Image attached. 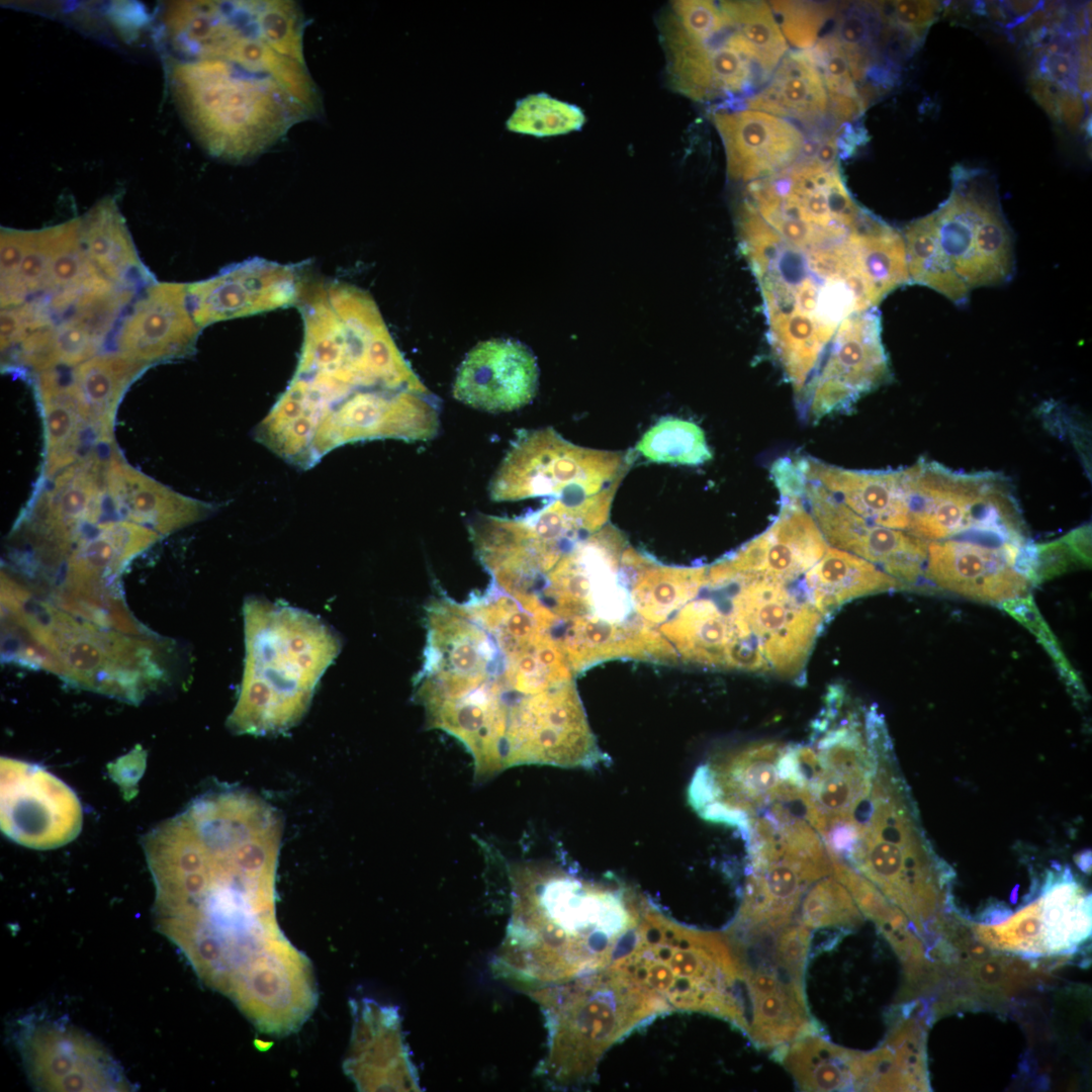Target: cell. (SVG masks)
<instances>
[{
    "label": "cell",
    "instance_id": "cell-1",
    "mask_svg": "<svg viewBox=\"0 0 1092 1092\" xmlns=\"http://www.w3.org/2000/svg\"><path fill=\"white\" fill-rule=\"evenodd\" d=\"M413 698L430 728L457 738L476 779L514 765H570L589 729L573 671L548 631L489 583L457 602L440 593L425 615Z\"/></svg>",
    "mask_w": 1092,
    "mask_h": 1092
},
{
    "label": "cell",
    "instance_id": "cell-2",
    "mask_svg": "<svg viewBox=\"0 0 1092 1092\" xmlns=\"http://www.w3.org/2000/svg\"><path fill=\"white\" fill-rule=\"evenodd\" d=\"M282 830L271 804L223 787L195 798L142 838L158 931L202 983L231 1000L298 950L276 917Z\"/></svg>",
    "mask_w": 1092,
    "mask_h": 1092
},
{
    "label": "cell",
    "instance_id": "cell-3",
    "mask_svg": "<svg viewBox=\"0 0 1092 1092\" xmlns=\"http://www.w3.org/2000/svg\"><path fill=\"white\" fill-rule=\"evenodd\" d=\"M748 192L745 249L771 355L797 397L848 321L909 283L904 239L824 187L755 182Z\"/></svg>",
    "mask_w": 1092,
    "mask_h": 1092
},
{
    "label": "cell",
    "instance_id": "cell-4",
    "mask_svg": "<svg viewBox=\"0 0 1092 1092\" xmlns=\"http://www.w3.org/2000/svg\"><path fill=\"white\" fill-rule=\"evenodd\" d=\"M174 24V91L212 155L245 161L321 110L289 1L191 2Z\"/></svg>",
    "mask_w": 1092,
    "mask_h": 1092
},
{
    "label": "cell",
    "instance_id": "cell-5",
    "mask_svg": "<svg viewBox=\"0 0 1092 1092\" xmlns=\"http://www.w3.org/2000/svg\"><path fill=\"white\" fill-rule=\"evenodd\" d=\"M5 662L53 672L72 686L139 704L169 679L173 646L69 614L1 574Z\"/></svg>",
    "mask_w": 1092,
    "mask_h": 1092
},
{
    "label": "cell",
    "instance_id": "cell-6",
    "mask_svg": "<svg viewBox=\"0 0 1092 1092\" xmlns=\"http://www.w3.org/2000/svg\"><path fill=\"white\" fill-rule=\"evenodd\" d=\"M243 617L244 673L228 727L236 734L283 733L308 711L341 639L321 618L259 597L245 600Z\"/></svg>",
    "mask_w": 1092,
    "mask_h": 1092
},
{
    "label": "cell",
    "instance_id": "cell-7",
    "mask_svg": "<svg viewBox=\"0 0 1092 1092\" xmlns=\"http://www.w3.org/2000/svg\"><path fill=\"white\" fill-rule=\"evenodd\" d=\"M509 961L538 978H559L563 967L612 946L626 928L623 899L613 891L536 867L513 875Z\"/></svg>",
    "mask_w": 1092,
    "mask_h": 1092
},
{
    "label": "cell",
    "instance_id": "cell-8",
    "mask_svg": "<svg viewBox=\"0 0 1092 1092\" xmlns=\"http://www.w3.org/2000/svg\"><path fill=\"white\" fill-rule=\"evenodd\" d=\"M937 210L903 233L909 283L965 304L974 288L1009 281L1015 270L1013 238L991 191L958 173Z\"/></svg>",
    "mask_w": 1092,
    "mask_h": 1092
},
{
    "label": "cell",
    "instance_id": "cell-9",
    "mask_svg": "<svg viewBox=\"0 0 1092 1092\" xmlns=\"http://www.w3.org/2000/svg\"><path fill=\"white\" fill-rule=\"evenodd\" d=\"M899 785L875 787L856 821L858 838L845 856L914 925L938 916L943 872L934 861Z\"/></svg>",
    "mask_w": 1092,
    "mask_h": 1092
},
{
    "label": "cell",
    "instance_id": "cell-10",
    "mask_svg": "<svg viewBox=\"0 0 1092 1092\" xmlns=\"http://www.w3.org/2000/svg\"><path fill=\"white\" fill-rule=\"evenodd\" d=\"M904 470L909 498L906 532L926 542L971 531L1025 534L1012 488L998 473H961L925 459Z\"/></svg>",
    "mask_w": 1092,
    "mask_h": 1092
},
{
    "label": "cell",
    "instance_id": "cell-11",
    "mask_svg": "<svg viewBox=\"0 0 1092 1092\" xmlns=\"http://www.w3.org/2000/svg\"><path fill=\"white\" fill-rule=\"evenodd\" d=\"M621 452L575 445L553 428L520 431L495 471L489 493L495 502L558 496L568 489L597 493L622 479Z\"/></svg>",
    "mask_w": 1092,
    "mask_h": 1092
},
{
    "label": "cell",
    "instance_id": "cell-12",
    "mask_svg": "<svg viewBox=\"0 0 1092 1092\" xmlns=\"http://www.w3.org/2000/svg\"><path fill=\"white\" fill-rule=\"evenodd\" d=\"M1032 542L991 531H973L927 544L924 574L937 586L974 600L1002 603L1027 595L1023 575Z\"/></svg>",
    "mask_w": 1092,
    "mask_h": 1092
},
{
    "label": "cell",
    "instance_id": "cell-13",
    "mask_svg": "<svg viewBox=\"0 0 1092 1092\" xmlns=\"http://www.w3.org/2000/svg\"><path fill=\"white\" fill-rule=\"evenodd\" d=\"M2 832L14 842L38 850L74 840L83 825L75 792L35 763L1 757Z\"/></svg>",
    "mask_w": 1092,
    "mask_h": 1092
},
{
    "label": "cell",
    "instance_id": "cell-14",
    "mask_svg": "<svg viewBox=\"0 0 1092 1092\" xmlns=\"http://www.w3.org/2000/svg\"><path fill=\"white\" fill-rule=\"evenodd\" d=\"M877 308L848 321L833 339L817 375L796 402L804 420L851 411L867 393L891 378Z\"/></svg>",
    "mask_w": 1092,
    "mask_h": 1092
},
{
    "label": "cell",
    "instance_id": "cell-15",
    "mask_svg": "<svg viewBox=\"0 0 1092 1092\" xmlns=\"http://www.w3.org/2000/svg\"><path fill=\"white\" fill-rule=\"evenodd\" d=\"M18 1031L20 1054L37 1088L54 1091L128 1088L108 1054L70 1025L28 1018Z\"/></svg>",
    "mask_w": 1092,
    "mask_h": 1092
},
{
    "label": "cell",
    "instance_id": "cell-16",
    "mask_svg": "<svg viewBox=\"0 0 1092 1092\" xmlns=\"http://www.w3.org/2000/svg\"><path fill=\"white\" fill-rule=\"evenodd\" d=\"M302 290L295 266L254 257L187 284V299L195 323L203 329L296 304Z\"/></svg>",
    "mask_w": 1092,
    "mask_h": 1092
},
{
    "label": "cell",
    "instance_id": "cell-17",
    "mask_svg": "<svg viewBox=\"0 0 1092 1092\" xmlns=\"http://www.w3.org/2000/svg\"><path fill=\"white\" fill-rule=\"evenodd\" d=\"M804 498L829 546L874 563L904 584L924 573L926 541L869 522L816 482L807 481Z\"/></svg>",
    "mask_w": 1092,
    "mask_h": 1092
},
{
    "label": "cell",
    "instance_id": "cell-18",
    "mask_svg": "<svg viewBox=\"0 0 1092 1092\" xmlns=\"http://www.w3.org/2000/svg\"><path fill=\"white\" fill-rule=\"evenodd\" d=\"M828 544L802 498H781L771 525L710 568L720 574L759 576L791 583L824 555Z\"/></svg>",
    "mask_w": 1092,
    "mask_h": 1092
},
{
    "label": "cell",
    "instance_id": "cell-19",
    "mask_svg": "<svg viewBox=\"0 0 1092 1092\" xmlns=\"http://www.w3.org/2000/svg\"><path fill=\"white\" fill-rule=\"evenodd\" d=\"M187 299V284H151L120 322L117 351L151 363L192 354L200 333Z\"/></svg>",
    "mask_w": 1092,
    "mask_h": 1092
},
{
    "label": "cell",
    "instance_id": "cell-20",
    "mask_svg": "<svg viewBox=\"0 0 1092 1092\" xmlns=\"http://www.w3.org/2000/svg\"><path fill=\"white\" fill-rule=\"evenodd\" d=\"M539 370L532 352L513 340L476 345L462 361L453 385L459 401L489 413L512 412L536 394Z\"/></svg>",
    "mask_w": 1092,
    "mask_h": 1092
},
{
    "label": "cell",
    "instance_id": "cell-21",
    "mask_svg": "<svg viewBox=\"0 0 1092 1092\" xmlns=\"http://www.w3.org/2000/svg\"><path fill=\"white\" fill-rule=\"evenodd\" d=\"M722 140L729 174L753 181L779 173L800 158L805 138L791 121L753 109L712 115Z\"/></svg>",
    "mask_w": 1092,
    "mask_h": 1092
},
{
    "label": "cell",
    "instance_id": "cell-22",
    "mask_svg": "<svg viewBox=\"0 0 1092 1092\" xmlns=\"http://www.w3.org/2000/svg\"><path fill=\"white\" fill-rule=\"evenodd\" d=\"M353 1029L344 1072L359 1090H401L411 1070L394 1008L369 999L352 1001Z\"/></svg>",
    "mask_w": 1092,
    "mask_h": 1092
},
{
    "label": "cell",
    "instance_id": "cell-23",
    "mask_svg": "<svg viewBox=\"0 0 1092 1092\" xmlns=\"http://www.w3.org/2000/svg\"><path fill=\"white\" fill-rule=\"evenodd\" d=\"M106 493L118 515L160 536L206 518L213 507L181 494L112 454L106 464Z\"/></svg>",
    "mask_w": 1092,
    "mask_h": 1092
},
{
    "label": "cell",
    "instance_id": "cell-24",
    "mask_svg": "<svg viewBox=\"0 0 1092 1092\" xmlns=\"http://www.w3.org/2000/svg\"><path fill=\"white\" fill-rule=\"evenodd\" d=\"M740 963L751 1003L746 1032L758 1046L778 1052L817 1031L802 983L791 979L771 959L756 967Z\"/></svg>",
    "mask_w": 1092,
    "mask_h": 1092
},
{
    "label": "cell",
    "instance_id": "cell-25",
    "mask_svg": "<svg viewBox=\"0 0 1092 1092\" xmlns=\"http://www.w3.org/2000/svg\"><path fill=\"white\" fill-rule=\"evenodd\" d=\"M808 481L837 497L871 523L907 531L909 498L905 470H850L810 457L797 458Z\"/></svg>",
    "mask_w": 1092,
    "mask_h": 1092
},
{
    "label": "cell",
    "instance_id": "cell-26",
    "mask_svg": "<svg viewBox=\"0 0 1092 1092\" xmlns=\"http://www.w3.org/2000/svg\"><path fill=\"white\" fill-rule=\"evenodd\" d=\"M749 109L816 124L829 108L820 71L808 50L788 53L761 89L746 100Z\"/></svg>",
    "mask_w": 1092,
    "mask_h": 1092
},
{
    "label": "cell",
    "instance_id": "cell-27",
    "mask_svg": "<svg viewBox=\"0 0 1092 1092\" xmlns=\"http://www.w3.org/2000/svg\"><path fill=\"white\" fill-rule=\"evenodd\" d=\"M35 387L44 424V476L52 479L80 460L91 425L71 379L65 381L56 371L47 370L39 372Z\"/></svg>",
    "mask_w": 1092,
    "mask_h": 1092
},
{
    "label": "cell",
    "instance_id": "cell-28",
    "mask_svg": "<svg viewBox=\"0 0 1092 1092\" xmlns=\"http://www.w3.org/2000/svg\"><path fill=\"white\" fill-rule=\"evenodd\" d=\"M805 574L810 602L825 620L853 599L905 587L874 563L829 545Z\"/></svg>",
    "mask_w": 1092,
    "mask_h": 1092
},
{
    "label": "cell",
    "instance_id": "cell-29",
    "mask_svg": "<svg viewBox=\"0 0 1092 1092\" xmlns=\"http://www.w3.org/2000/svg\"><path fill=\"white\" fill-rule=\"evenodd\" d=\"M149 365L118 351L97 354L74 367L71 382L99 441L112 439L117 406L127 387Z\"/></svg>",
    "mask_w": 1092,
    "mask_h": 1092
},
{
    "label": "cell",
    "instance_id": "cell-30",
    "mask_svg": "<svg viewBox=\"0 0 1092 1092\" xmlns=\"http://www.w3.org/2000/svg\"><path fill=\"white\" fill-rule=\"evenodd\" d=\"M777 1054L802 1090H862L863 1053L835 1045L813 1033Z\"/></svg>",
    "mask_w": 1092,
    "mask_h": 1092
},
{
    "label": "cell",
    "instance_id": "cell-31",
    "mask_svg": "<svg viewBox=\"0 0 1092 1092\" xmlns=\"http://www.w3.org/2000/svg\"><path fill=\"white\" fill-rule=\"evenodd\" d=\"M80 237L92 264L112 283L125 287L152 280L114 200H102L80 219Z\"/></svg>",
    "mask_w": 1092,
    "mask_h": 1092
},
{
    "label": "cell",
    "instance_id": "cell-32",
    "mask_svg": "<svg viewBox=\"0 0 1092 1092\" xmlns=\"http://www.w3.org/2000/svg\"><path fill=\"white\" fill-rule=\"evenodd\" d=\"M1040 919L1045 954L1071 950L1090 935V895L1072 876H1053L1040 897Z\"/></svg>",
    "mask_w": 1092,
    "mask_h": 1092
},
{
    "label": "cell",
    "instance_id": "cell-33",
    "mask_svg": "<svg viewBox=\"0 0 1092 1092\" xmlns=\"http://www.w3.org/2000/svg\"><path fill=\"white\" fill-rule=\"evenodd\" d=\"M668 54V71L673 86L688 97L705 101L715 98L710 40L689 35L671 15L663 28Z\"/></svg>",
    "mask_w": 1092,
    "mask_h": 1092
},
{
    "label": "cell",
    "instance_id": "cell-34",
    "mask_svg": "<svg viewBox=\"0 0 1092 1092\" xmlns=\"http://www.w3.org/2000/svg\"><path fill=\"white\" fill-rule=\"evenodd\" d=\"M719 5L731 26L751 48L768 80L788 54V42L770 5L762 1H722Z\"/></svg>",
    "mask_w": 1092,
    "mask_h": 1092
},
{
    "label": "cell",
    "instance_id": "cell-35",
    "mask_svg": "<svg viewBox=\"0 0 1092 1092\" xmlns=\"http://www.w3.org/2000/svg\"><path fill=\"white\" fill-rule=\"evenodd\" d=\"M635 448L655 463L698 466L713 458L704 431L694 422L674 417L656 422Z\"/></svg>",
    "mask_w": 1092,
    "mask_h": 1092
},
{
    "label": "cell",
    "instance_id": "cell-36",
    "mask_svg": "<svg viewBox=\"0 0 1092 1092\" xmlns=\"http://www.w3.org/2000/svg\"><path fill=\"white\" fill-rule=\"evenodd\" d=\"M808 51L820 71L835 118L843 122L858 117L867 104L857 88L848 59L837 39L830 33L818 38Z\"/></svg>",
    "mask_w": 1092,
    "mask_h": 1092
},
{
    "label": "cell",
    "instance_id": "cell-37",
    "mask_svg": "<svg viewBox=\"0 0 1092 1092\" xmlns=\"http://www.w3.org/2000/svg\"><path fill=\"white\" fill-rule=\"evenodd\" d=\"M584 121L585 116L576 105L538 93L518 100L506 124L508 129L519 133L549 136L578 130Z\"/></svg>",
    "mask_w": 1092,
    "mask_h": 1092
},
{
    "label": "cell",
    "instance_id": "cell-38",
    "mask_svg": "<svg viewBox=\"0 0 1092 1092\" xmlns=\"http://www.w3.org/2000/svg\"><path fill=\"white\" fill-rule=\"evenodd\" d=\"M799 921L809 929L854 927L862 922V914L838 880L824 877L804 897Z\"/></svg>",
    "mask_w": 1092,
    "mask_h": 1092
},
{
    "label": "cell",
    "instance_id": "cell-39",
    "mask_svg": "<svg viewBox=\"0 0 1092 1092\" xmlns=\"http://www.w3.org/2000/svg\"><path fill=\"white\" fill-rule=\"evenodd\" d=\"M53 228L33 232L29 250L15 276L1 285L2 308L20 305L29 295L44 290L53 241Z\"/></svg>",
    "mask_w": 1092,
    "mask_h": 1092
},
{
    "label": "cell",
    "instance_id": "cell-40",
    "mask_svg": "<svg viewBox=\"0 0 1092 1092\" xmlns=\"http://www.w3.org/2000/svg\"><path fill=\"white\" fill-rule=\"evenodd\" d=\"M1003 610H1005L1010 616L1024 625L1030 630L1037 638L1038 641L1045 648L1054 662L1056 663L1060 673L1065 678L1066 684L1072 689V692H1076L1082 696L1084 688L1080 678L1073 670L1070 662L1065 657L1061 646L1059 645L1056 637L1049 628L1046 622L1041 617L1036 605L1032 598L1028 595L1004 601L1001 604Z\"/></svg>",
    "mask_w": 1092,
    "mask_h": 1092
},
{
    "label": "cell",
    "instance_id": "cell-41",
    "mask_svg": "<svg viewBox=\"0 0 1092 1092\" xmlns=\"http://www.w3.org/2000/svg\"><path fill=\"white\" fill-rule=\"evenodd\" d=\"M770 7L775 11L774 14L780 16L778 22L786 40L800 51L814 47L818 40L819 31L828 17V10L825 7L790 1L770 2Z\"/></svg>",
    "mask_w": 1092,
    "mask_h": 1092
},
{
    "label": "cell",
    "instance_id": "cell-42",
    "mask_svg": "<svg viewBox=\"0 0 1092 1092\" xmlns=\"http://www.w3.org/2000/svg\"><path fill=\"white\" fill-rule=\"evenodd\" d=\"M672 10V16L679 26L689 35L700 40H710L731 26L720 5L712 1H674Z\"/></svg>",
    "mask_w": 1092,
    "mask_h": 1092
},
{
    "label": "cell",
    "instance_id": "cell-43",
    "mask_svg": "<svg viewBox=\"0 0 1092 1092\" xmlns=\"http://www.w3.org/2000/svg\"><path fill=\"white\" fill-rule=\"evenodd\" d=\"M809 946V928L791 921L776 932L770 958L790 978L803 984Z\"/></svg>",
    "mask_w": 1092,
    "mask_h": 1092
},
{
    "label": "cell",
    "instance_id": "cell-44",
    "mask_svg": "<svg viewBox=\"0 0 1092 1092\" xmlns=\"http://www.w3.org/2000/svg\"><path fill=\"white\" fill-rule=\"evenodd\" d=\"M879 18L886 24L896 25L918 36L936 18L940 11L939 1L902 0L875 3Z\"/></svg>",
    "mask_w": 1092,
    "mask_h": 1092
},
{
    "label": "cell",
    "instance_id": "cell-45",
    "mask_svg": "<svg viewBox=\"0 0 1092 1092\" xmlns=\"http://www.w3.org/2000/svg\"><path fill=\"white\" fill-rule=\"evenodd\" d=\"M1079 566H1083L1082 562L1063 537L1034 546L1033 583H1040Z\"/></svg>",
    "mask_w": 1092,
    "mask_h": 1092
},
{
    "label": "cell",
    "instance_id": "cell-46",
    "mask_svg": "<svg viewBox=\"0 0 1092 1092\" xmlns=\"http://www.w3.org/2000/svg\"><path fill=\"white\" fill-rule=\"evenodd\" d=\"M33 232L4 230L0 241L1 285L17 273L24 256L30 248Z\"/></svg>",
    "mask_w": 1092,
    "mask_h": 1092
},
{
    "label": "cell",
    "instance_id": "cell-47",
    "mask_svg": "<svg viewBox=\"0 0 1092 1092\" xmlns=\"http://www.w3.org/2000/svg\"><path fill=\"white\" fill-rule=\"evenodd\" d=\"M770 475L781 498L804 499L807 479L797 458H779L770 466Z\"/></svg>",
    "mask_w": 1092,
    "mask_h": 1092
},
{
    "label": "cell",
    "instance_id": "cell-48",
    "mask_svg": "<svg viewBox=\"0 0 1092 1092\" xmlns=\"http://www.w3.org/2000/svg\"><path fill=\"white\" fill-rule=\"evenodd\" d=\"M1038 76L1074 90L1077 87L1078 62L1074 55L1041 54Z\"/></svg>",
    "mask_w": 1092,
    "mask_h": 1092
},
{
    "label": "cell",
    "instance_id": "cell-49",
    "mask_svg": "<svg viewBox=\"0 0 1092 1092\" xmlns=\"http://www.w3.org/2000/svg\"><path fill=\"white\" fill-rule=\"evenodd\" d=\"M1028 84L1033 98L1051 117L1058 119V102L1068 88L1038 75L1030 77Z\"/></svg>",
    "mask_w": 1092,
    "mask_h": 1092
},
{
    "label": "cell",
    "instance_id": "cell-50",
    "mask_svg": "<svg viewBox=\"0 0 1092 1092\" xmlns=\"http://www.w3.org/2000/svg\"><path fill=\"white\" fill-rule=\"evenodd\" d=\"M1084 113L1085 105L1080 93L1067 89L1058 102V119L1076 128L1081 123Z\"/></svg>",
    "mask_w": 1092,
    "mask_h": 1092
},
{
    "label": "cell",
    "instance_id": "cell-51",
    "mask_svg": "<svg viewBox=\"0 0 1092 1092\" xmlns=\"http://www.w3.org/2000/svg\"><path fill=\"white\" fill-rule=\"evenodd\" d=\"M1063 538L1077 554L1083 566H1090L1091 526L1089 524L1080 526L1063 536Z\"/></svg>",
    "mask_w": 1092,
    "mask_h": 1092
},
{
    "label": "cell",
    "instance_id": "cell-52",
    "mask_svg": "<svg viewBox=\"0 0 1092 1092\" xmlns=\"http://www.w3.org/2000/svg\"><path fill=\"white\" fill-rule=\"evenodd\" d=\"M1009 11L1017 17L1025 16L1034 11L1037 6V1H1010L1006 3Z\"/></svg>",
    "mask_w": 1092,
    "mask_h": 1092
}]
</instances>
